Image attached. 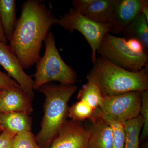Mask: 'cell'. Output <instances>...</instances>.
<instances>
[{
  "instance_id": "obj_25",
  "label": "cell",
  "mask_w": 148,
  "mask_h": 148,
  "mask_svg": "<svg viewBox=\"0 0 148 148\" xmlns=\"http://www.w3.org/2000/svg\"><path fill=\"white\" fill-rule=\"evenodd\" d=\"M126 40L127 47L132 51L137 53L145 52L143 45L138 40L135 38H130Z\"/></svg>"
},
{
  "instance_id": "obj_24",
  "label": "cell",
  "mask_w": 148,
  "mask_h": 148,
  "mask_svg": "<svg viewBox=\"0 0 148 148\" xmlns=\"http://www.w3.org/2000/svg\"><path fill=\"white\" fill-rule=\"evenodd\" d=\"M18 87H21L16 82L8 75L0 71V89L5 90Z\"/></svg>"
},
{
  "instance_id": "obj_7",
  "label": "cell",
  "mask_w": 148,
  "mask_h": 148,
  "mask_svg": "<svg viewBox=\"0 0 148 148\" xmlns=\"http://www.w3.org/2000/svg\"><path fill=\"white\" fill-rule=\"evenodd\" d=\"M143 92L132 91L103 97L101 105L95 109V112L123 122L135 118L140 115Z\"/></svg>"
},
{
  "instance_id": "obj_13",
  "label": "cell",
  "mask_w": 148,
  "mask_h": 148,
  "mask_svg": "<svg viewBox=\"0 0 148 148\" xmlns=\"http://www.w3.org/2000/svg\"><path fill=\"white\" fill-rule=\"evenodd\" d=\"M89 129L87 148H112V132L110 125L103 119L93 116Z\"/></svg>"
},
{
  "instance_id": "obj_23",
  "label": "cell",
  "mask_w": 148,
  "mask_h": 148,
  "mask_svg": "<svg viewBox=\"0 0 148 148\" xmlns=\"http://www.w3.org/2000/svg\"><path fill=\"white\" fill-rule=\"evenodd\" d=\"M16 134L5 130L0 134V148H12L14 137Z\"/></svg>"
},
{
  "instance_id": "obj_26",
  "label": "cell",
  "mask_w": 148,
  "mask_h": 148,
  "mask_svg": "<svg viewBox=\"0 0 148 148\" xmlns=\"http://www.w3.org/2000/svg\"><path fill=\"white\" fill-rule=\"evenodd\" d=\"M140 12L143 13L148 20V1L143 0V5L141 8Z\"/></svg>"
},
{
  "instance_id": "obj_5",
  "label": "cell",
  "mask_w": 148,
  "mask_h": 148,
  "mask_svg": "<svg viewBox=\"0 0 148 148\" xmlns=\"http://www.w3.org/2000/svg\"><path fill=\"white\" fill-rule=\"evenodd\" d=\"M126 39L108 33L104 36L97 53L116 66L136 72L148 66V54L137 53L127 47Z\"/></svg>"
},
{
  "instance_id": "obj_16",
  "label": "cell",
  "mask_w": 148,
  "mask_h": 148,
  "mask_svg": "<svg viewBox=\"0 0 148 148\" xmlns=\"http://www.w3.org/2000/svg\"><path fill=\"white\" fill-rule=\"evenodd\" d=\"M0 19L5 34L9 40L16 27V1L15 0H0Z\"/></svg>"
},
{
  "instance_id": "obj_10",
  "label": "cell",
  "mask_w": 148,
  "mask_h": 148,
  "mask_svg": "<svg viewBox=\"0 0 148 148\" xmlns=\"http://www.w3.org/2000/svg\"><path fill=\"white\" fill-rule=\"evenodd\" d=\"M118 0H73V8L88 18L102 24H111Z\"/></svg>"
},
{
  "instance_id": "obj_1",
  "label": "cell",
  "mask_w": 148,
  "mask_h": 148,
  "mask_svg": "<svg viewBox=\"0 0 148 148\" xmlns=\"http://www.w3.org/2000/svg\"><path fill=\"white\" fill-rule=\"evenodd\" d=\"M59 18L41 2L28 0L23 3L21 15L10 39V46L23 69L36 64L42 42Z\"/></svg>"
},
{
  "instance_id": "obj_15",
  "label": "cell",
  "mask_w": 148,
  "mask_h": 148,
  "mask_svg": "<svg viewBox=\"0 0 148 148\" xmlns=\"http://www.w3.org/2000/svg\"><path fill=\"white\" fill-rule=\"evenodd\" d=\"M123 33L126 40L135 38L138 40L148 54V20L143 13L138 14Z\"/></svg>"
},
{
  "instance_id": "obj_29",
  "label": "cell",
  "mask_w": 148,
  "mask_h": 148,
  "mask_svg": "<svg viewBox=\"0 0 148 148\" xmlns=\"http://www.w3.org/2000/svg\"><path fill=\"white\" fill-rule=\"evenodd\" d=\"M3 131V130L2 127L1 126V125H0V134H1V133Z\"/></svg>"
},
{
  "instance_id": "obj_4",
  "label": "cell",
  "mask_w": 148,
  "mask_h": 148,
  "mask_svg": "<svg viewBox=\"0 0 148 148\" xmlns=\"http://www.w3.org/2000/svg\"><path fill=\"white\" fill-rule=\"evenodd\" d=\"M44 42V54L36 64L34 90H38L42 86L51 82H57L61 84L74 85L77 79L76 72L62 59L52 32H49Z\"/></svg>"
},
{
  "instance_id": "obj_12",
  "label": "cell",
  "mask_w": 148,
  "mask_h": 148,
  "mask_svg": "<svg viewBox=\"0 0 148 148\" xmlns=\"http://www.w3.org/2000/svg\"><path fill=\"white\" fill-rule=\"evenodd\" d=\"M143 3V0H118L111 21L110 32L123 33L140 13Z\"/></svg>"
},
{
  "instance_id": "obj_21",
  "label": "cell",
  "mask_w": 148,
  "mask_h": 148,
  "mask_svg": "<svg viewBox=\"0 0 148 148\" xmlns=\"http://www.w3.org/2000/svg\"><path fill=\"white\" fill-rule=\"evenodd\" d=\"M12 148H41L37 144L36 137L32 131H26L16 134Z\"/></svg>"
},
{
  "instance_id": "obj_17",
  "label": "cell",
  "mask_w": 148,
  "mask_h": 148,
  "mask_svg": "<svg viewBox=\"0 0 148 148\" xmlns=\"http://www.w3.org/2000/svg\"><path fill=\"white\" fill-rule=\"evenodd\" d=\"M125 138L124 148H140V132L143 127V120L139 116L124 122Z\"/></svg>"
},
{
  "instance_id": "obj_22",
  "label": "cell",
  "mask_w": 148,
  "mask_h": 148,
  "mask_svg": "<svg viewBox=\"0 0 148 148\" xmlns=\"http://www.w3.org/2000/svg\"><path fill=\"white\" fill-rule=\"evenodd\" d=\"M140 115L143 120V127L140 140H145L148 136V90L142 92Z\"/></svg>"
},
{
  "instance_id": "obj_28",
  "label": "cell",
  "mask_w": 148,
  "mask_h": 148,
  "mask_svg": "<svg viewBox=\"0 0 148 148\" xmlns=\"http://www.w3.org/2000/svg\"><path fill=\"white\" fill-rule=\"evenodd\" d=\"M148 142H146V143L144 144V145H143L142 148H148Z\"/></svg>"
},
{
  "instance_id": "obj_2",
  "label": "cell",
  "mask_w": 148,
  "mask_h": 148,
  "mask_svg": "<svg viewBox=\"0 0 148 148\" xmlns=\"http://www.w3.org/2000/svg\"><path fill=\"white\" fill-rule=\"evenodd\" d=\"M93 64L86 78L98 86L103 97L148 90V66L138 71H130L99 56Z\"/></svg>"
},
{
  "instance_id": "obj_8",
  "label": "cell",
  "mask_w": 148,
  "mask_h": 148,
  "mask_svg": "<svg viewBox=\"0 0 148 148\" xmlns=\"http://www.w3.org/2000/svg\"><path fill=\"white\" fill-rule=\"evenodd\" d=\"M0 65L17 83L22 90L33 99L34 80L26 73L15 53L8 44L0 42Z\"/></svg>"
},
{
  "instance_id": "obj_14",
  "label": "cell",
  "mask_w": 148,
  "mask_h": 148,
  "mask_svg": "<svg viewBox=\"0 0 148 148\" xmlns=\"http://www.w3.org/2000/svg\"><path fill=\"white\" fill-rule=\"evenodd\" d=\"M32 122L30 116L22 113L0 114V125L3 130H7L16 134L31 131Z\"/></svg>"
},
{
  "instance_id": "obj_20",
  "label": "cell",
  "mask_w": 148,
  "mask_h": 148,
  "mask_svg": "<svg viewBox=\"0 0 148 148\" xmlns=\"http://www.w3.org/2000/svg\"><path fill=\"white\" fill-rule=\"evenodd\" d=\"M95 110L84 101H79L69 108L68 117L77 122L90 119L93 116Z\"/></svg>"
},
{
  "instance_id": "obj_30",
  "label": "cell",
  "mask_w": 148,
  "mask_h": 148,
  "mask_svg": "<svg viewBox=\"0 0 148 148\" xmlns=\"http://www.w3.org/2000/svg\"><path fill=\"white\" fill-rule=\"evenodd\" d=\"M3 90H1V89H0V95L1 94Z\"/></svg>"
},
{
  "instance_id": "obj_9",
  "label": "cell",
  "mask_w": 148,
  "mask_h": 148,
  "mask_svg": "<svg viewBox=\"0 0 148 148\" xmlns=\"http://www.w3.org/2000/svg\"><path fill=\"white\" fill-rule=\"evenodd\" d=\"M89 136L79 122L67 120L49 148H87Z\"/></svg>"
},
{
  "instance_id": "obj_3",
  "label": "cell",
  "mask_w": 148,
  "mask_h": 148,
  "mask_svg": "<svg viewBox=\"0 0 148 148\" xmlns=\"http://www.w3.org/2000/svg\"><path fill=\"white\" fill-rule=\"evenodd\" d=\"M77 89V86L75 85L48 83L38 89L45 97L41 129L36 137L40 147L49 148L67 121L68 103Z\"/></svg>"
},
{
  "instance_id": "obj_18",
  "label": "cell",
  "mask_w": 148,
  "mask_h": 148,
  "mask_svg": "<svg viewBox=\"0 0 148 148\" xmlns=\"http://www.w3.org/2000/svg\"><path fill=\"white\" fill-rule=\"evenodd\" d=\"M103 96L99 87L95 83L88 80L79 92L77 99L84 101L95 110L100 106Z\"/></svg>"
},
{
  "instance_id": "obj_6",
  "label": "cell",
  "mask_w": 148,
  "mask_h": 148,
  "mask_svg": "<svg viewBox=\"0 0 148 148\" xmlns=\"http://www.w3.org/2000/svg\"><path fill=\"white\" fill-rule=\"evenodd\" d=\"M58 24L70 33L77 31L84 36L91 48L93 63L102 40L111 32L110 24H102L93 21L73 8H70L59 18Z\"/></svg>"
},
{
  "instance_id": "obj_11",
  "label": "cell",
  "mask_w": 148,
  "mask_h": 148,
  "mask_svg": "<svg viewBox=\"0 0 148 148\" xmlns=\"http://www.w3.org/2000/svg\"><path fill=\"white\" fill-rule=\"evenodd\" d=\"M32 100L21 87L3 90L0 95V114L20 112L30 116L33 111Z\"/></svg>"
},
{
  "instance_id": "obj_19",
  "label": "cell",
  "mask_w": 148,
  "mask_h": 148,
  "mask_svg": "<svg viewBox=\"0 0 148 148\" xmlns=\"http://www.w3.org/2000/svg\"><path fill=\"white\" fill-rule=\"evenodd\" d=\"M93 116L102 118L110 126L112 132V148H124L125 142V127L124 122L117 121L94 112Z\"/></svg>"
},
{
  "instance_id": "obj_27",
  "label": "cell",
  "mask_w": 148,
  "mask_h": 148,
  "mask_svg": "<svg viewBox=\"0 0 148 148\" xmlns=\"http://www.w3.org/2000/svg\"><path fill=\"white\" fill-rule=\"evenodd\" d=\"M0 42L8 44V40L6 37L0 19Z\"/></svg>"
}]
</instances>
